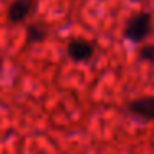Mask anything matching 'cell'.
<instances>
[{
    "instance_id": "obj_1",
    "label": "cell",
    "mask_w": 154,
    "mask_h": 154,
    "mask_svg": "<svg viewBox=\"0 0 154 154\" xmlns=\"http://www.w3.org/2000/svg\"><path fill=\"white\" fill-rule=\"evenodd\" d=\"M152 32V14L151 12H137L128 18L123 28V38L129 43H143Z\"/></svg>"
},
{
    "instance_id": "obj_2",
    "label": "cell",
    "mask_w": 154,
    "mask_h": 154,
    "mask_svg": "<svg viewBox=\"0 0 154 154\" xmlns=\"http://www.w3.org/2000/svg\"><path fill=\"white\" fill-rule=\"evenodd\" d=\"M96 48H94L93 42L86 40V38H71L66 45V57L75 63H88L93 60Z\"/></svg>"
},
{
    "instance_id": "obj_3",
    "label": "cell",
    "mask_w": 154,
    "mask_h": 154,
    "mask_svg": "<svg viewBox=\"0 0 154 154\" xmlns=\"http://www.w3.org/2000/svg\"><path fill=\"white\" fill-rule=\"evenodd\" d=\"M37 8V0H12L7 8V18L10 23H23Z\"/></svg>"
},
{
    "instance_id": "obj_4",
    "label": "cell",
    "mask_w": 154,
    "mask_h": 154,
    "mask_svg": "<svg viewBox=\"0 0 154 154\" xmlns=\"http://www.w3.org/2000/svg\"><path fill=\"white\" fill-rule=\"evenodd\" d=\"M126 111L137 119L154 121V96H141L131 100L126 104Z\"/></svg>"
},
{
    "instance_id": "obj_5",
    "label": "cell",
    "mask_w": 154,
    "mask_h": 154,
    "mask_svg": "<svg viewBox=\"0 0 154 154\" xmlns=\"http://www.w3.org/2000/svg\"><path fill=\"white\" fill-rule=\"evenodd\" d=\"M48 30L40 23H30L27 25V33H25V43L27 45H35V43H42L47 40Z\"/></svg>"
},
{
    "instance_id": "obj_6",
    "label": "cell",
    "mask_w": 154,
    "mask_h": 154,
    "mask_svg": "<svg viewBox=\"0 0 154 154\" xmlns=\"http://www.w3.org/2000/svg\"><path fill=\"white\" fill-rule=\"evenodd\" d=\"M139 58L144 61H149V63H154V43L141 47L139 48Z\"/></svg>"
},
{
    "instance_id": "obj_7",
    "label": "cell",
    "mask_w": 154,
    "mask_h": 154,
    "mask_svg": "<svg viewBox=\"0 0 154 154\" xmlns=\"http://www.w3.org/2000/svg\"><path fill=\"white\" fill-rule=\"evenodd\" d=\"M131 2H141V0H131Z\"/></svg>"
}]
</instances>
